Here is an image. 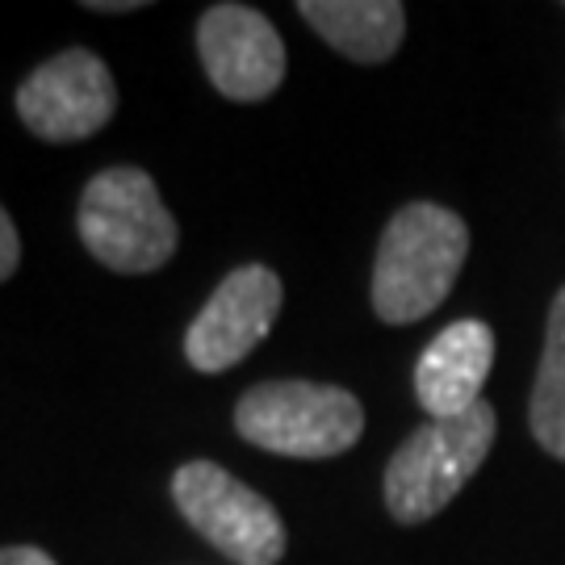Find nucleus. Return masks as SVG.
<instances>
[{
    "label": "nucleus",
    "instance_id": "1",
    "mask_svg": "<svg viewBox=\"0 0 565 565\" xmlns=\"http://www.w3.org/2000/svg\"><path fill=\"white\" fill-rule=\"evenodd\" d=\"M469 256L465 223L436 202L403 205L373 260V310L382 323H419L452 294Z\"/></svg>",
    "mask_w": 565,
    "mask_h": 565
},
{
    "label": "nucleus",
    "instance_id": "2",
    "mask_svg": "<svg viewBox=\"0 0 565 565\" xmlns=\"http://www.w3.org/2000/svg\"><path fill=\"white\" fill-rule=\"evenodd\" d=\"M499 415L490 403H478L457 419H431L411 431L403 448L385 465V507L398 524H424L440 515L461 486L482 469L494 448Z\"/></svg>",
    "mask_w": 565,
    "mask_h": 565
},
{
    "label": "nucleus",
    "instance_id": "3",
    "mask_svg": "<svg viewBox=\"0 0 565 565\" xmlns=\"http://www.w3.org/2000/svg\"><path fill=\"white\" fill-rule=\"evenodd\" d=\"M76 231L105 268L130 273V277L163 268L181 239L177 218L160 202L156 181L130 163L105 168L84 184Z\"/></svg>",
    "mask_w": 565,
    "mask_h": 565
},
{
    "label": "nucleus",
    "instance_id": "4",
    "mask_svg": "<svg viewBox=\"0 0 565 565\" xmlns=\"http://www.w3.org/2000/svg\"><path fill=\"white\" fill-rule=\"evenodd\" d=\"M235 431L264 452L323 461V457H340L361 440L364 406L340 385L264 382L239 398Z\"/></svg>",
    "mask_w": 565,
    "mask_h": 565
},
{
    "label": "nucleus",
    "instance_id": "5",
    "mask_svg": "<svg viewBox=\"0 0 565 565\" xmlns=\"http://www.w3.org/2000/svg\"><path fill=\"white\" fill-rule=\"evenodd\" d=\"M172 499L189 527L235 565H277L285 524L260 490L243 486L214 461H189L172 473Z\"/></svg>",
    "mask_w": 565,
    "mask_h": 565
},
{
    "label": "nucleus",
    "instance_id": "6",
    "mask_svg": "<svg viewBox=\"0 0 565 565\" xmlns=\"http://www.w3.org/2000/svg\"><path fill=\"white\" fill-rule=\"evenodd\" d=\"M118 109V84L97 51L72 46L39 63L18 84V114L30 135L46 142H81L109 126Z\"/></svg>",
    "mask_w": 565,
    "mask_h": 565
},
{
    "label": "nucleus",
    "instance_id": "7",
    "mask_svg": "<svg viewBox=\"0 0 565 565\" xmlns=\"http://www.w3.org/2000/svg\"><path fill=\"white\" fill-rule=\"evenodd\" d=\"M281 277L268 264H239L210 294L184 331V356L198 373H226L273 331L281 315Z\"/></svg>",
    "mask_w": 565,
    "mask_h": 565
},
{
    "label": "nucleus",
    "instance_id": "8",
    "mask_svg": "<svg viewBox=\"0 0 565 565\" xmlns=\"http://www.w3.org/2000/svg\"><path fill=\"white\" fill-rule=\"evenodd\" d=\"M198 55L226 102H264L285 81L277 25L247 4H214L198 21Z\"/></svg>",
    "mask_w": 565,
    "mask_h": 565
},
{
    "label": "nucleus",
    "instance_id": "9",
    "mask_svg": "<svg viewBox=\"0 0 565 565\" xmlns=\"http://www.w3.org/2000/svg\"><path fill=\"white\" fill-rule=\"evenodd\" d=\"M494 369V331L482 319H457L424 348L415 364V398L431 419H457L482 403Z\"/></svg>",
    "mask_w": 565,
    "mask_h": 565
},
{
    "label": "nucleus",
    "instance_id": "10",
    "mask_svg": "<svg viewBox=\"0 0 565 565\" xmlns=\"http://www.w3.org/2000/svg\"><path fill=\"white\" fill-rule=\"evenodd\" d=\"M298 13L352 63L394 60L406 34V9L398 0H302Z\"/></svg>",
    "mask_w": 565,
    "mask_h": 565
},
{
    "label": "nucleus",
    "instance_id": "11",
    "mask_svg": "<svg viewBox=\"0 0 565 565\" xmlns=\"http://www.w3.org/2000/svg\"><path fill=\"white\" fill-rule=\"evenodd\" d=\"M527 424H532L536 445L545 448L548 457L565 461V285L548 306L545 352H541V369H536V385H532Z\"/></svg>",
    "mask_w": 565,
    "mask_h": 565
},
{
    "label": "nucleus",
    "instance_id": "12",
    "mask_svg": "<svg viewBox=\"0 0 565 565\" xmlns=\"http://www.w3.org/2000/svg\"><path fill=\"white\" fill-rule=\"evenodd\" d=\"M18 260H21L18 226H13V218H9L4 205H0V281H9V277L18 273Z\"/></svg>",
    "mask_w": 565,
    "mask_h": 565
},
{
    "label": "nucleus",
    "instance_id": "13",
    "mask_svg": "<svg viewBox=\"0 0 565 565\" xmlns=\"http://www.w3.org/2000/svg\"><path fill=\"white\" fill-rule=\"evenodd\" d=\"M0 565H55V557L34 545H9L0 548Z\"/></svg>",
    "mask_w": 565,
    "mask_h": 565
},
{
    "label": "nucleus",
    "instance_id": "14",
    "mask_svg": "<svg viewBox=\"0 0 565 565\" xmlns=\"http://www.w3.org/2000/svg\"><path fill=\"white\" fill-rule=\"evenodd\" d=\"M93 13H130V9H142L139 0H88Z\"/></svg>",
    "mask_w": 565,
    "mask_h": 565
}]
</instances>
